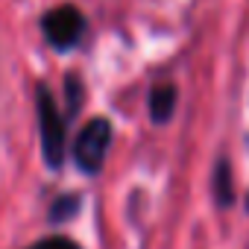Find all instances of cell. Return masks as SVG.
<instances>
[{"label":"cell","mask_w":249,"mask_h":249,"mask_svg":"<svg viewBox=\"0 0 249 249\" xmlns=\"http://www.w3.org/2000/svg\"><path fill=\"white\" fill-rule=\"evenodd\" d=\"M36 114H38V138H41V159L50 170H59L65 164L68 150V126L65 114L53 97V91L38 82L36 85Z\"/></svg>","instance_id":"6da1fadb"},{"label":"cell","mask_w":249,"mask_h":249,"mask_svg":"<svg viewBox=\"0 0 249 249\" xmlns=\"http://www.w3.org/2000/svg\"><path fill=\"white\" fill-rule=\"evenodd\" d=\"M85 27H88V21H85L82 9L76 3H56L41 15V36L59 53H68V50L79 47V41L85 36Z\"/></svg>","instance_id":"7a4b0ae2"},{"label":"cell","mask_w":249,"mask_h":249,"mask_svg":"<svg viewBox=\"0 0 249 249\" xmlns=\"http://www.w3.org/2000/svg\"><path fill=\"white\" fill-rule=\"evenodd\" d=\"M111 138H114V126L108 117H91L79 129V135L73 141V161L85 176H97L103 170Z\"/></svg>","instance_id":"3957f363"},{"label":"cell","mask_w":249,"mask_h":249,"mask_svg":"<svg viewBox=\"0 0 249 249\" xmlns=\"http://www.w3.org/2000/svg\"><path fill=\"white\" fill-rule=\"evenodd\" d=\"M176 103H179V88L173 82H159L150 88L147 94V108H150V120L164 126L176 114Z\"/></svg>","instance_id":"277c9868"},{"label":"cell","mask_w":249,"mask_h":249,"mask_svg":"<svg viewBox=\"0 0 249 249\" xmlns=\"http://www.w3.org/2000/svg\"><path fill=\"white\" fill-rule=\"evenodd\" d=\"M214 196H217L220 208L234 205V179H231V164L226 159H220L214 167Z\"/></svg>","instance_id":"5b68a950"},{"label":"cell","mask_w":249,"mask_h":249,"mask_svg":"<svg viewBox=\"0 0 249 249\" xmlns=\"http://www.w3.org/2000/svg\"><path fill=\"white\" fill-rule=\"evenodd\" d=\"M79 208V196H62L53 202L50 208V220H62V217H73V211Z\"/></svg>","instance_id":"8992f818"},{"label":"cell","mask_w":249,"mask_h":249,"mask_svg":"<svg viewBox=\"0 0 249 249\" xmlns=\"http://www.w3.org/2000/svg\"><path fill=\"white\" fill-rule=\"evenodd\" d=\"M30 249H82V246H79L76 240L65 237V234H50V237H44V240L33 243Z\"/></svg>","instance_id":"52a82bcc"},{"label":"cell","mask_w":249,"mask_h":249,"mask_svg":"<svg viewBox=\"0 0 249 249\" xmlns=\"http://www.w3.org/2000/svg\"><path fill=\"white\" fill-rule=\"evenodd\" d=\"M246 211H249V199H246Z\"/></svg>","instance_id":"ba28073f"}]
</instances>
